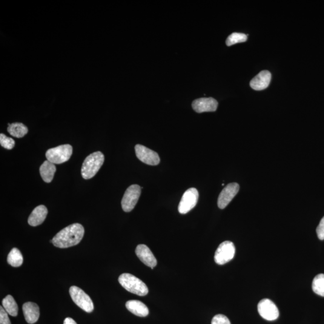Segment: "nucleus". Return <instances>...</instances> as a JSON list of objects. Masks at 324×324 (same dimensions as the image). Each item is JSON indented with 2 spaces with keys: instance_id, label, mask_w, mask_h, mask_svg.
I'll list each match as a JSON object with an SVG mask.
<instances>
[{
  "instance_id": "13",
  "label": "nucleus",
  "mask_w": 324,
  "mask_h": 324,
  "mask_svg": "<svg viewBox=\"0 0 324 324\" xmlns=\"http://www.w3.org/2000/svg\"><path fill=\"white\" fill-rule=\"evenodd\" d=\"M135 253L140 261L145 265L153 268L157 265V261L150 249L145 245H139L137 246Z\"/></svg>"
},
{
  "instance_id": "5",
  "label": "nucleus",
  "mask_w": 324,
  "mask_h": 324,
  "mask_svg": "<svg viewBox=\"0 0 324 324\" xmlns=\"http://www.w3.org/2000/svg\"><path fill=\"white\" fill-rule=\"evenodd\" d=\"M69 293L73 302L83 311L88 313H91L93 311V301L82 289L75 286H71Z\"/></svg>"
},
{
  "instance_id": "14",
  "label": "nucleus",
  "mask_w": 324,
  "mask_h": 324,
  "mask_svg": "<svg viewBox=\"0 0 324 324\" xmlns=\"http://www.w3.org/2000/svg\"><path fill=\"white\" fill-rule=\"evenodd\" d=\"M271 74L268 70L260 71L258 75L252 79L251 87L255 90L260 91L267 88L270 83Z\"/></svg>"
},
{
  "instance_id": "10",
  "label": "nucleus",
  "mask_w": 324,
  "mask_h": 324,
  "mask_svg": "<svg viewBox=\"0 0 324 324\" xmlns=\"http://www.w3.org/2000/svg\"><path fill=\"white\" fill-rule=\"evenodd\" d=\"M135 153L137 158L148 165L156 166L159 164L160 160L159 154L144 145L137 144L135 146Z\"/></svg>"
},
{
  "instance_id": "19",
  "label": "nucleus",
  "mask_w": 324,
  "mask_h": 324,
  "mask_svg": "<svg viewBox=\"0 0 324 324\" xmlns=\"http://www.w3.org/2000/svg\"><path fill=\"white\" fill-rule=\"evenodd\" d=\"M7 131L10 135L17 138H21L27 134L28 130L27 126L22 123H14L12 124H8Z\"/></svg>"
},
{
  "instance_id": "18",
  "label": "nucleus",
  "mask_w": 324,
  "mask_h": 324,
  "mask_svg": "<svg viewBox=\"0 0 324 324\" xmlns=\"http://www.w3.org/2000/svg\"><path fill=\"white\" fill-rule=\"evenodd\" d=\"M56 172L55 164L48 160H46L40 167V174L46 183H51L53 181Z\"/></svg>"
},
{
  "instance_id": "26",
  "label": "nucleus",
  "mask_w": 324,
  "mask_h": 324,
  "mask_svg": "<svg viewBox=\"0 0 324 324\" xmlns=\"http://www.w3.org/2000/svg\"><path fill=\"white\" fill-rule=\"evenodd\" d=\"M0 324H11L7 312L2 306L0 308Z\"/></svg>"
},
{
  "instance_id": "8",
  "label": "nucleus",
  "mask_w": 324,
  "mask_h": 324,
  "mask_svg": "<svg viewBox=\"0 0 324 324\" xmlns=\"http://www.w3.org/2000/svg\"><path fill=\"white\" fill-rule=\"evenodd\" d=\"M199 198L198 191L195 188H190L183 194L179 205V213L185 214L191 211L197 204Z\"/></svg>"
},
{
  "instance_id": "16",
  "label": "nucleus",
  "mask_w": 324,
  "mask_h": 324,
  "mask_svg": "<svg viewBox=\"0 0 324 324\" xmlns=\"http://www.w3.org/2000/svg\"><path fill=\"white\" fill-rule=\"evenodd\" d=\"M48 214V209L45 205H41L34 208L28 217V224L32 226L41 225L45 221Z\"/></svg>"
},
{
  "instance_id": "23",
  "label": "nucleus",
  "mask_w": 324,
  "mask_h": 324,
  "mask_svg": "<svg viewBox=\"0 0 324 324\" xmlns=\"http://www.w3.org/2000/svg\"><path fill=\"white\" fill-rule=\"evenodd\" d=\"M248 35L245 34L234 33L229 35L226 39V44L228 47L247 41Z\"/></svg>"
},
{
  "instance_id": "4",
  "label": "nucleus",
  "mask_w": 324,
  "mask_h": 324,
  "mask_svg": "<svg viewBox=\"0 0 324 324\" xmlns=\"http://www.w3.org/2000/svg\"><path fill=\"white\" fill-rule=\"evenodd\" d=\"M72 152L73 148L70 145H62L48 150L46 157L48 161L54 164H61L70 159Z\"/></svg>"
},
{
  "instance_id": "27",
  "label": "nucleus",
  "mask_w": 324,
  "mask_h": 324,
  "mask_svg": "<svg viewBox=\"0 0 324 324\" xmlns=\"http://www.w3.org/2000/svg\"><path fill=\"white\" fill-rule=\"evenodd\" d=\"M317 233L320 240H324V217L321 219L320 224L317 228Z\"/></svg>"
},
{
  "instance_id": "6",
  "label": "nucleus",
  "mask_w": 324,
  "mask_h": 324,
  "mask_svg": "<svg viewBox=\"0 0 324 324\" xmlns=\"http://www.w3.org/2000/svg\"><path fill=\"white\" fill-rule=\"evenodd\" d=\"M236 254L234 243L226 241L220 244L214 255L215 262L219 265H223L233 259Z\"/></svg>"
},
{
  "instance_id": "20",
  "label": "nucleus",
  "mask_w": 324,
  "mask_h": 324,
  "mask_svg": "<svg viewBox=\"0 0 324 324\" xmlns=\"http://www.w3.org/2000/svg\"><path fill=\"white\" fill-rule=\"evenodd\" d=\"M2 307L8 315L12 317H16L18 314V306L15 299L11 295H8L2 301Z\"/></svg>"
},
{
  "instance_id": "11",
  "label": "nucleus",
  "mask_w": 324,
  "mask_h": 324,
  "mask_svg": "<svg viewBox=\"0 0 324 324\" xmlns=\"http://www.w3.org/2000/svg\"><path fill=\"white\" fill-rule=\"evenodd\" d=\"M240 186L236 183H230L223 189L218 197L217 205L220 209H224L227 206L239 192Z\"/></svg>"
},
{
  "instance_id": "28",
  "label": "nucleus",
  "mask_w": 324,
  "mask_h": 324,
  "mask_svg": "<svg viewBox=\"0 0 324 324\" xmlns=\"http://www.w3.org/2000/svg\"><path fill=\"white\" fill-rule=\"evenodd\" d=\"M64 324H77L72 318H65L64 321Z\"/></svg>"
},
{
  "instance_id": "7",
  "label": "nucleus",
  "mask_w": 324,
  "mask_h": 324,
  "mask_svg": "<svg viewBox=\"0 0 324 324\" xmlns=\"http://www.w3.org/2000/svg\"><path fill=\"white\" fill-rule=\"evenodd\" d=\"M140 194L141 188L139 185H133L128 188L122 200L123 210L125 212L132 211L138 201Z\"/></svg>"
},
{
  "instance_id": "12",
  "label": "nucleus",
  "mask_w": 324,
  "mask_h": 324,
  "mask_svg": "<svg viewBox=\"0 0 324 324\" xmlns=\"http://www.w3.org/2000/svg\"><path fill=\"white\" fill-rule=\"evenodd\" d=\"M192 106L194 110L197 113L214 112L217 110L218 102L216 99L212 97L200 98L194 100Z\"/></svg>"
},
{
  "instance_id": "3",
  "label": "nucleus",
  "mask_w": 324,
  "mask_h": 324,
  "mask_svg": "<svg viewBox=\"0 0 324 324\" xmlns=\"http://www.w3.org/2000/svg\"><path fill=\"white\" fill-rule=\"evenodd\" d=\"M119 282L126 290L131 293L145 296L148 293V289L147 285L133 275L129 273H123L120 275Z\"/></svg>"
},
{
  "instance_id": "15",
  "label": "nucleus",
  "mask_w": 324,
  "mask_h": 324,
  "mask_svg": "<svg viewBox=\"0 0 324 324\" xmlns=\"http://www.w3.org/2000/svg\"><path fill=\"white\" fill-rule=\"evenodd\" d=\"M22 309L25 319L28 324H34L38 321L40 310L37 304L32 302L25 303L23 305Z\"/></svg>"
},
{
  "instance_id": "25",
  "label": "nucleus",
  "mask_w": 324,
  "mask_h": 324,
  "mask_svg": "<svg viewBox=\"0 0 324 324\" xmlns=\"http://www.w3.org/2000/svg\"><path fill=\"white\" fill-rule=\"evenodd\" d=\"M211 324H231L230 321L223 315H217L212 320Z\"/></svg>"
},
{
  "instance_id": "24",
  "label": "nucleus",
  "mask_w": 324,
  "mask_h": 324,
  "mask_svg": "<svg viewBox=\"0 0 324 324\" xmlns=\"http://www.w3.org/2000/svg\"><path fill=\"white\" fill-rule=\"evenodd\" d=\"M0 144L7 150H11L15 147V142L11 137L5 136L4 134H0Z\"/></svg>"
},
{
  "instance_id": "21",
  "label": "nucleus",
  "mask_w": 324,
  "mask_h": 324,
  "mask_svg": "<svg viewBox=\"0 0 324 324\" xmlns=\"http://www.w3.org/2000/svg\"><path fill=\"white\" fill-rule=\"evenodd\" d=\"M7 262L8 264L13 267H19L23 263V257L21 252L17 248L11 249L10 253L8 255Z\"/></svg>"
},
{
  "instance_id": "2",
  "label": "nucleus",
  "mask_w": 324,
  "mask_h": 324,
  "mask_svg": "<svg viewBox=\"0 0 324 324\" xmlns=\"http://www.w3.org/2000/svg\"><path fill=\"white\" fill-rule=\"evenodd\" d=\"M104 155L100 151L94 152L86 157L81 168V174L85 180L91 179L97 173L104 163Z\"/></svg>"
},
{
  "instance_id": "9",
  "label": "nucleus",
  "mask_w": 324,
  "mask_h": 324,
  "mask_svg": "<svg viewBox=\"0 0 324 324\" xmlns=\"http://www.w3.org/2000/svg\"><path fill=\"white\" fill-rule=\"evenodd\" d=\"M258 311L260 317L269 321L276 320L279 316V309L271 300L265 299L260 301Z\"/></svg>"
},
{
  "instance_id": "1",
  "label": "nucleus",
  "mask_w": 324,
  "mask_h": 324,
  "mask_svg": "<svg viewBox=\"0 0 324 324\" xmlns=\"http://www.w3.org/2000/svg\"><path fill=\"white\" fill-rule=\"evenodd\" d=\"M84 228L79 223L67 226L52 240L51 243L57 248L65 249L76 246L81 242L84 236Z\"/></svg>"
},
{
  "instance_id": "17",
  "label": "nucleus",
  "mask_w": 324,
  "mask_h": 324,
  "mask_svg": "<svg viewBox=\"0 0 324 324\" xmlns=\"http://www.w3.org/2000/svg\"><path fill=\"white\" fill-rule=\"evenodd\" d=\"M126 307L129 311L137 317H145L149 314L147 306L138 300L128 301L126 304Z\"/></svg>"
},
{
  "instance_id": "22",
  "label": "nucleus",
  "mask_w": 324,
  "mask_h": 324,
  "mask_svg": "<svg viewBox=\"0 0 324 324\" xmlns=\"http://www.w3.org/2000/svg\"><path fill=\"white\" fill-rule=\"evenodd\" d=\"M312 289L315 294L324 297V274H320L314 278Z\"/></svg>"
}]
</instances>
